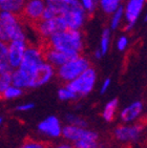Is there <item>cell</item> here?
<instances>
[{
	"label": "cell",
	"instance_id": "obj_40",
	"mask_svg": "<svg viewBox=\"0 0 147 148\" xmlns=\"http://www.w3.org/2000/svg\"><path fill=\"white\" fill-rule=\"evenodd\" d=\"M0 92H1V91H0Z\"/></svg>",
	"mask_w": 147,
	"mask_h": 148
},
{
	"label": "cell",
	"instance_id": "obj_37",
	"mask_svg": "<svg viewBox=\"0 0 147 148\" xmlns=\"http://www.w3.org/2000/svg\"><path fill=\"white\" fill-rule=\"evenodd\" d=\"M96 148H105V147H102V146H99V145H98V146H97Z\"/></svg>",
	"mask_w": 147,
	"mask_h": 148
},
{
	"label": "cell",
	"instance_id": "obj_38",
	"mask_svg": "<svg viewBox=\"0 0 147 148\" xmlns=\"http://www.w3.org/2000/svg\"><path fill=\"white\" fill-rule=\"evenodd\" d=\"M2 1H4V0H0V2H2Z\"/></svg>",
	"mask_w": 147,
	"mask_h": 148
},
{
	"label": "cell",
	"instance_id": "obj_32",
	"mask_svg": "<svg viewBox=\"0 0 147 148\" xmlns=\"http://www.w3.org/2000/svg\"><path fill=\"white\" fill-rule=\"evenodd\" d=\"M110 83H111L110 78H106V79L103 81V83H102V85H101V88H100V92H101V94H105V92L108 90V88H109V86H110Z\"/></svg>",
	"mask_w": 147,
	"mask_h": 148
},
{
	"label": "cell",
	"instance_id": "obj_7",
	"mask_svg": "<svg viewBox=\"0 0 147 148\" xmlns=\"http://www.w3.org/2000/svg\"><path fill=\"white\" fill-rule=\"evenodd\" d=\"M32 26L39 33V35L42 38H48L51 35L55 34L57 32L64 31L67 29V25L62 16H57V17L47 20L40 19Z\"/></svg>",
	"mask_w": 147,
	"mask_h": 148
},
{
	"label": "cell",
	"instance_id": "obj_28",
	"mask_svg": "<svg viewBox=\"0 0 147 148\" xmlns=\"http://www.w3.org/2000/svg\"><path fill=\"white\" fill-rule=\"evenodd\" d=\"M113 13H115V15H113V20H111V29H115L119 26L120 22H121L122 20V17H123V14H124V11H123L122 6H119Z\"/></svg>",
	"mask_w": 147,
	"mask_h": 148
},
{
	"label": "cell",
	"instance_id": "obj_20",
	"mask_svg": "<svg viewBox=\"0 0 147 148\" xmlns=\"http://www.w3.org/2000/svg\"><path fill=\"white\" fill-rule=\"evenodd\" d=\"M23 95V89L19 88L17 86L13 85H9L6 88H4L1 94H0V98L3 100H15L20 98Z\"/></svg>",
	"mask_w": 147,
	"mask_h": 148
},
{
	"label": "cell",
	"instance_id": "obj_21",
	"mask_svg": "<svg viewBox=\"0 0 147 148\" xmlns=\"http://www.w3.org/2000/svg\"><path fill=\"white\" fill-rule=\"evenodd\" d=\"M12 73L13 69L11 66H6L4 69H0V91H2L12 84Z\"/></svg>",
	"mask_w": 147,
	"mask_h": 148
},
{
	"label": "cell",
	"instance_id": "obj_10",
	"mask_svg": "<svg viewBox=\"0 0 147 148\" xmlns=\"http://www.w3.org/2000/svg\"><path fill=\"white\" fill-rule=\"evenodd\" d=\"M55 75H56V69L49 63L44 61L31 74L30 88H37L45 85L46 83H48L54 78Z\"/></svg>",
	"mask_w": 147,
	"mask_h": 148
},
{
	"label": "cell",
	"instance_id": "obj_8",
	"mask_svg": "<svg viewBox=\"0 0 147 148\" xmlns=\"http://www.w3.org/2000/svg\"><path fill=\"white\" fill-rule=\"evenodd\" d=\"M62 122L56 116H48L37 125V130L43 137L49 140H57L61 138L62 134Z\"/></svg>",
	"mask_w": 147,
	"mask_h": 148
},
{
	"label": "cell",
	"instance_id": "obj_36",
	"mask_svg": "<svg viewBox=\"0 0 147 148\" xmlns=\"http://www.w3.org/2000/svg\"><path fill=\"white\" fill-rule=\"evenodd\" d=\"M2 123H3V119L2 118H0V126L2 125Z\"/></svg>",
	"mask_w": 147,
	"mask_h": 148
},
{
	"label": "cell",
	"instance_id": "obj_14",
	"mask_svg": "<svg viewBox=\"0 0 147 148\" xmlns=\"http://www.w3.org/2000/svg\"><path fill=\"white\" fill-rule=\"evenodd\" d=\"M93 129H89L88 127H80V126L66 124L62 127V134L61 138L67 141L69 143H74L78 140L82 139L91 134Z\"/></svg>",
	"mask_w": 147,
	"mask_h": 148
},
{
	"label": "cell",
	"instance_id": "obj_11",
	"mask_svg": "<svg viewBox=\"0 0 147 148\" xmlns=\"http://www.w3.org/2000/svg\"><path fill=\"white\" fill-rule=\"evenodd\" d=\"M45 8V2L43 0H28L24 3L22 11L20 12V19L26 20L31 25L35 24L41 19L42 13Z\"/></svg>",
	"mask_w": 147,
	"mask_h": 148
},
{
	"label": "cell",
	"instance_id": "obj_19",
	"mask_svg": "<svg viewBox=\"0 0 147 148\" xmlns=\"http://www.w3.org/2000/svg\"><path fill=\"white\" fill-rule=\"evenodd\" d=\"M24 3H25L24 0H4L2 2H0V9L2 11L11 12L18 15L22 11Z\"/></svg>",
	"mask_w": 147,
	"mask_h": 148
},
{
	"label": "cell",
	"instance_id": "obj_39",
	"mask_svg": "<svg viewBox=\"0 0 147 148\" xmlns=\"http://www.w3.org/2000/svg\"><path fill=\"white\" fill-rule=\"evenodd\" d=\"M141 1H145V0H141Z\"/></svg>",
	"mask_w": 147,
	"mask_h": 148
},
{
	"label": "cell",
	"instance_id": "obj_22",
	"mask_svg": "<svg viewBox=\"0 0 147 148\" xmlns=\"http://www.w3.org/2000/svg\"><path fill=\"white\" fill-rule=\"evenodd\" d=\"M58 98H59L60 101L69 102V101H76L79 97L65 84V85H63L62 87H60L58 89Z\"/></svg>",
	"mask_w": 147,
	"mask_h": 148
},
{
	"label": "cell",
	"instance_id": "obj_25",
	"mask_svg": "<svg viewBox=\"0 0 147 148\" xmlns=\"http://www.w3.org/2000/svg\"><path fill=\"white\" fill-rule=\"evenodd\" d=\"M9 65L8 62V43L0 41V69Z\"/></svg>",
	"mask_w": 147,
	"mask_h": 148
},
{
	"label": "cell",
	"instance_id": "obj_35",
	"mask_svg": "<svg viewBox=\"0 0 147 148\" xmlns=\"http://www.w3.org/2000/svg\"><path fill=\"white\" fill-rule=\"evenodd\" d=\"M95 56H96L97 59H100V58H102V56H103V55H102L101 51H100V49H98V51L95 53Z\"/></svg>",
	"mask_w": 147,
	"mask_h": 148
},
{
	"label": "cell",
	"instance_id": "obj_27",
	"mask_svg": "<svg viewBox=\"0 0 147 148\" xmlns=\"http://www.w3.org/2000/svg\"><path fill=\"white\" fill-rule=\"evenodd\" d=\"M109 34L110 31L108 29H105L102 34V39H101V46H100V51H101L102 55H105L108 51V44H109Z\"/></svg>",
	"mask_w": 147,
	"mask_h": 148
},
{
	"label": "cell",
	"instance_id": "obj_3",
	"mask_svg": "<svg viewBox=\"0 0 147 148\" xmlns=\"http://www.w3.org/2000/svg\"><path fill=\"white\" fill-rule=\"evenodd\" d=\"M91 66V62L87 58L83 57L81 55L69 59L68 61L57 67L56 74L62 82L67 83L76 79L79 75H81L85 69Z\"/></svg>",
	"mask_w": 147,
	"mask_h": 148
},
{
	"label": "cell",
	"instance_id": "obj_5",
	"mask_svg": "<svg viewBox=\"0 0 147 148\" xmlns=\"http://www.w3.org/2000/svg\"><path fill=\"white\" fill-rule=\"evenodd\" d=\"M145 125L142 122L138 121L130 124H122L117 126L113 130V138L116 141L123 144L128 143H137L143 137Z\"/></svg>",
	"mask_w": 147,
	"mask_h": 148
},
{
	"label": "cell",
	"instance_id": "obj_33",
	"mask_svg": "<svg viewBox=\"0 0 147 148\" xmlns=\"http://www.w3.org/2000/svg\"><path fill=\"white\" fill-rule=\"evenodd\" d=\"M53 148H75L73 145V143H69L67 141H65V142H61V143H58L56 144L55 146H53Z\"/></svg>",
	"mask_w": 147,
	"mask_h": 148
},
{
	"label": "cell",
	"instance_id": "obj_30",
	"mask_svg": "<svg viewBox=\"0 0 147 148\" xmlns=\"http://www.w3.org/2000/svg\"><path fill=\"white\" fill-rule=\"evenodd\" d=\"M128 45V39L125 36H122L119 40H118V42H117V47L119 51H124Z\"/></svg>",
	"mask_w": 147,
	"mask_h": 148
},
{
	"label": "cell",
	"instance_id": "obj_23",
	"mask_svg": "<svg viewBox=\"0 0 147 148\" xmlns=\"http://www.w3.org/2000/svg\"><path fill=\"white\" fill-rule=\"evenodd\" d=\"M65 121H66V124H71V125L80 126V127H88L87 120L78 114H67L65 116Z\"/></svg>",
	"mask_w": 147,
	"mask_h": 148
},
{
	"label": "cell",
	"instance_id": "obj_9",
	"mask_svg": "<svg viewBox=\"0 0 147 148\" xmlns=\"http://www.w3.org/2000/svg\"><path fill=\"white\" fill-rule=\"evenodd\" d=\"M64 19L67 29H79L84 23V19L86 17L85 9L79 2L67 5L66 10L61 15Z\"/></svg>",
	"mask_w": 147,
	"mask_h": 148
},
{
	"label": "cell",
	"instance_id": "obj_1",
	"mask_svg": "<svg viewBox=\"0 0 147 148\" xmlns=\"http://www.w3.org/2000/svg\"><path fill=\"white\" fill-rule=\"evenodd\" d=\"M42 42L71 58L79 56L83 49L82 35L79 29H66L64 31L57 32L48 38H43Z\"/></svg>",
	"mask_w": 147,
	"mask_h": 148
},
{
	"label": "cell",
	"instance_id": "obj_24",
	"mask_svg": "<svg viewBox=\"0 0 147 148\" xmlns=\"http://www.w3.org/2000/svg\"><path fill=\"white\" fill-rule=\"evenodd\" d=\"M120 1L121 0H100V3H101L102 9L104 10V12L110 14L119 8Z\"/></svg>",
	"mask_w": 147,
	"mask_h": 148
},
{
	"label": "cell",
	"instance_id": "obj_16",
	"mask_svg": "<svg viewBox=\"0 0 147 148\" xmlns=\"http://www.w3.org/2000/svg\"><path fill=\"white\" fill-rule=\"evenodd\" d=\"M30 81H31V75L23 71L20 69H13L12 73V84L17 86L19 88H22L23 90L26 88H30Z\"/></svg>",
	"mask_w": 147,
	"mask_h": 148
},
{
	"label": "cell",
	"instance_id": "obj_26",
	"mask_svg": "<svg viewBox=\"0 0 147 148\" xmlns=\"http://www.w3.org/2000/svg\"><path fill=\"white\" fill-rule=\"evenodd\" d=\"M19 148H49L45 142L34 139H27L22 143Z\"/></svg>",
	"mask_w": 147,
	"mask_h": 148
},
{
	"label": "cell",
	"instance_id": "obj_15",
	"mask_svg": "<svg viewBox=\"0 0 147 148\" xmlns=\"http://www.w3.org/2000/svg\"><path fill=\"white\" fill-rule=\"evenodd\" d=\"M144 5V1L141 0H129L125 8V18L127 20V29H129L136 23L139 15Z\"/></svg>",
	"mask_w": 147,
	"mask_h": 148
},
{
	"label": "cell",
	"instance_id": "obj_18",
	"mask_svg": "<svg viewBox=\"0 0 147 148\" xmlns=\"http://www.w3.org/2000/svg\"><path fill=\"white\" fill-rule=\"evenodd\" d=\"M118 107H119V100L117 98L111 99L105 104L104 108L102 110V118L105 122L110 123L115 120V118L117 117Z\"/></svg>",
	"mask_w": 147,
	"mask_h": 148
},
{
	"label": "cell",
	"instance_id": "obj_4",
	"mask_svg": "<svg viewBox=\"0 0 147 148\" xmlns=\"http://www.w3.org/2000/svg\"><path fill=\"white\" fill-rule=\"evenodd\" d=\"M97 82L96 69L89 66L82 74L79 75L76 79L71 82L65 83L66 85L78 96V97H86L93 90V87Z\"/></svg>",
	"mask_w": 147,
	"mask_h": 148
},
{
	"label": "cell",
	"instance_id": "obj_2",
	"mask_svg": "<svg viewBox=\"0 0 147 148\" xmlns=\"http://www.w3.org/2000/svg\"><path fill=\"white\" fill-rule=\"evenodd\" d=\"M13 40H25L20 18L14 13L2 11L0 13V41L10 42Z\"/></svg>",
	"mask_w": 147,
	"mask_h": 148
},
{
	"label": "cell",
	"instance_id": "obj_31",
	"mask_svg": "<svg viewBox=\"0 0 147 148\" xmlns=\"http://www.w3.org/2000/svg\"><path fill=\"white\" fill-rule=\"evenodd\" d=\"M82 1V6L85 10H87L89 13L93 11L95 9V0H81Z\"/></svg>",
	"mask_w": 147,
	"mask_h": 148
},
{
	"label": "cell",
	"instance_id": "obj_6",
	"mask_svg": "<svg viewBox=\"0 0 147 148\" xmlns=\"http://www.w3.org/2000/svg\"><path fill=\"white\" fill-rule=\"evenodd\" d=\"M43 62H44V58H43L42 51L39 49V46L27 44L18 69H22L23 71L31 75Z\"/></svg>",
	"mask_w": 147,
	"mask_h": 148
},
{
	"label": "cell",
	"instance_id": "obj_13",
	"mask_svg": "<svg viewBox=\"0 0 147 148\" xmlns=\"http://www.w3.org/2000/svg\"><path fill=\"white\" fill-rule=\"evenodd\" d=\"M144 111V104L142 101H135L122 109L119 114V118L122 123L130 124L140 121Z\"/></svg>",
	"mask_w": 147,
	"mask_h": 148
},
{
	"label": "cell",
	"instance_id": "obj_29",
	"mask_svg": "<svg viewBox=\"0 0 147 148\" xmlns=\"http://www.w3.org/2000/svg\"><path fill=\"white\" fill-rule=\"evenodd\" d=\"M35 104L32 102H26V103H22V104H19V105L16 106L15 110L19 111V112H27V111L34 109Z\"/></svg>",
	"mask_w": 147,
	"mask_h": 148
},
{
	"label": "cell",
	"instance_id": "obj_34",
	"mask_svg": "<svg viewBox=\"0 0 147 148\" xmlns=\"http://www.w3.org/2000/svg\"><path fill=\"white\" fill-rule=\"evenodd\" d=\"M63 3L67 4V5H71V4H75V3L78 2V0H61Z\"/></svg>",
	"mask_w": 147,
	"mask_h": 148
},
{
	"label": "cell",
	"instance_id": "obj_12",
	"mask_svg": "<svg viewBox=\"0 0 147 148\" xmlns=\"http://www.w3.org/2000/svg\"><path fill=\"white\" fill-rule=\"evenodd\" d=\"M25 40H13L8 44V62L12 69H18L26 49Z\"/></svg>",
	"mask_w": 147,
	"mask_h": 148
},
{
	"label": "cell",
	"instance_id": "obj_17",
	"mask_svg": "<svg viewBox=\"0 0 147 148\" xmlns=\"http://www.w3.org/2000/svg\"><path fill=\"white\" fill-rule=\"evenodd\" d=\"M73 145L75 148H96L99 145V134L97 131L91 130L88 136L74 142Z\"/></svg>",
	"mask_w": 147,
	"mask_h": 148
}]
</instances>
